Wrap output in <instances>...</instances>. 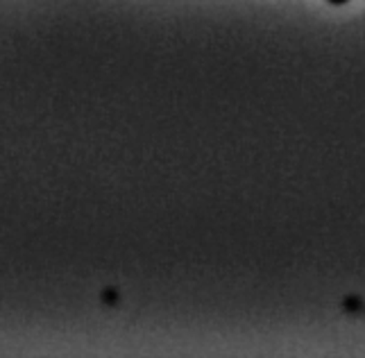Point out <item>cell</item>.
<instances>
[{
  "label": "cell",
  "mask_w": 365,
  "mask_h": 358,
  "mask_svg": "<svg viewBox=\"0 0 365 358\" xmlns=\"http://www.w3.org/2000/svg\"><path fill=\"white\" fill-rule=\"evenodd\" d=\"M327 3H331V5H345V3H349V0H327Z\"/></svg>",
  "instance_id": "6da1fadb"
}]
</instances>
